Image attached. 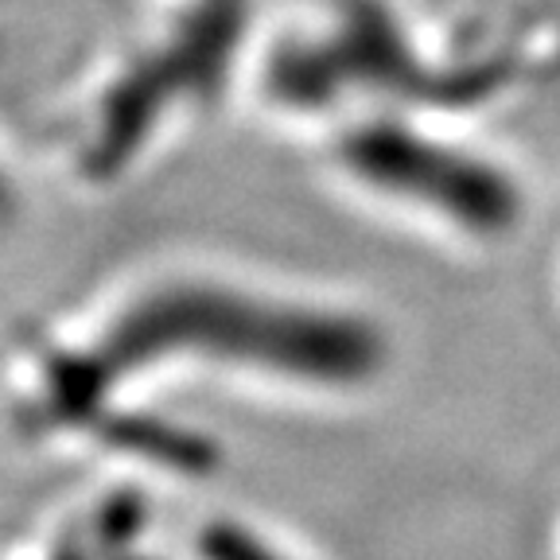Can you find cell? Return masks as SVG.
Here are the masks:
<instances>
[{
    "instance_id": "obj_1",
    "label": "cell",
    "mask_w": 560,
    "mask_h": 560,
    "mask_svg": "<svg viewBox=\"0 0 560 560\" xmlns=\"http://www.w3.org/2000/svg\"><path fill=\"white\" fill-rule=\"evenodd\" d=\"M389 366L362 307L269 277L164 265L27 331L4 362V409L27 444L114 455L149 394L187 382L339 401Z\"/></svg>"
},
{
    "instance_id": "obj_2",
    "label": "cell",
    "mask_w": 560,
    "mask_h": 560,
    "mask_svg": "<svg viewBox=\"0 0 560 560\" xmlns=\"http://www.w3.org/2000/svg\"><path fill=\"white\" fill-rule=\"evenodd\" d=\"M327 172L362 207L459 249L510 242L525 214V195L506 167L409 125L339 132L327 149Z\"/></svg>"
},
{
    "instance_id": "obj_3",
    "label": "cell",
    "mask_w": 560,
    "mask_h": 560,
    "mask_svg": "<svg viewBox=\"0 0 560 560\" xmlns=\"http://www.w3.org/2000/svg\"><path fill=\"white\" fill-rule=\"evenodd\" d=\"M149 537V502L137 494V482H114L105 494H90L86 506L47 525L32 541L4 549L0 560H152L144 552Z\"/></svg>"
},
{
    "instance_id": "obj_4",
    "label": "cell",
    "mask_w": 560,
    "mask_h": 560,
    "mask_svg": "<svg viewBox=\"0 0 560 560\" xmlns=\"http://www.w3.org/2000/svg\"><path fill=\"white\" fill-rule=\"evenodd\" d=\"M184 560H312L300 545L234 510H214L187 529Z\"/></svg>"
}]
</instances>
